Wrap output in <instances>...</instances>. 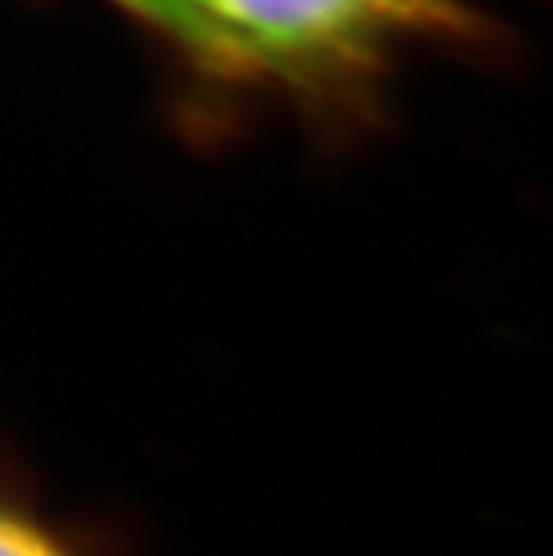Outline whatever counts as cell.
<instances>
[{
	"label": "cell",
	"mask_w": 553,
	"mask_h": 556,
	"mask_svg": "<svg viewBox=\"0 0 553 556\" xmlns=\"http://www.w3.org/2000/svg\"><path fill=\"white\" fill-rule=\"evenodd\" d=\"M0 556H73L40 520L29 514L8 510L4 528H0Z\"/></svg>",
	"instance_id": "7a4b0ae2"
},
{
	"label": "cell",
	"mask_w": 553,
	"mask_h": 556,
	"mask_svg": "<svg viewBox=\"0 0 553 556\" xmlns=\"http://www.w3.org/2000/svg\"><path fill=\"white\" fill-rule=\"evenodd\" d=\"M450 15V0H184L169 37L223 76L321 87Z\"/></svg>",
	"instance_id": "6da1fadb"
},
{
	"label": "cell",
	"mask_w": 553,
	"mask_h": 556,
	"mask_svg": "<svg viewBox=\"0 0 553 556\" xmlns=\"http://www.w3.org/2000/svg\"><path fill=\"white\" fill-rule=\"evenodd\" d=\"M120 4L137 11L140 18H148L151 26H159L166 33H173L176 18H180V11H184V0H120Z\"/></svg>",
	"instance_id": "3957f363"
}]
</instances>
